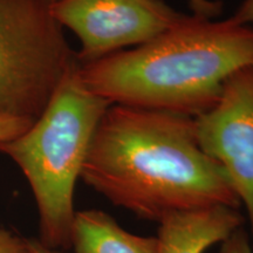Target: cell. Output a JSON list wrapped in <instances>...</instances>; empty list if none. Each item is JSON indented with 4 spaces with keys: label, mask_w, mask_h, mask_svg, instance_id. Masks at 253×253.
Segmentation results:
<instances>
[{
    "label": "cell",
    "mask_w": 253,
    "mask_h": 253,
    "mask_svg": "<svg viewBox=\"0 0 253 253\" xmlns=\"http://www.w3.org/2000/svg\"><path fill=\"white\" fill-rule=\"evenodd\" d=\"M81 179L142 219L240 201L219 164L199 147L195 119L110 104L91 138Z\"/></svg>",
    "instance_id": "6da1fadb"
},
{
    "label": "cell",
    "mask_w": 253,
    "mask_h": 253,
    "mask_svg": "<svg viewBox=\"0 0 253 253\" xmlns=\"http://www.w3.org/2000/svg\"><path fill=\"white\" fill-rule=\"evenodd\" d=\"M252 65V26L186 14L143 45L80 63L79 77L110 104L196 119L213 108L227 78Z\"/></svg>",
    "instance_id": "7a4b0ae2"
},
{
    "label": "cell",
    "mask_w": 253,
    "mask_h": 253,
    "mask_svg": "<svg viewBox=\"0 0 253 253\" xmlns=\"http://www.w3.org/2000/svg\"><path fill=\"white\" fill-rule=\"evenodd\" d=\"M79 66L27 130L0 143V153L17 164L30 184L39 240L55 250L71 246L75 186L95 129L110 106L82 84Z\"/></svg>",
    "instance_id": "3957f363"
},
{
    "label": "cell",
    "mask_w": 253,
    "mask_h": 253,
    "mask_svg": "<svg viewBox=\"0 0 253 253\" xmlns=\"http://www.w3.org/2000/svg\"><path fill=\"white\" fill-rule=\"evenodd\" d=\"M79 65L49 0H0V115L36 121Z\"/></svg>",
    "instance_id": "277c9868"
},
{
    "label": "cell",
    "mask_w": 253,
    "mask_h": 253,
    "mask_svg": "<svg viewBox=\"0 0 253 253\" xmlns=\"http://www.w3.org/2000/svg\"><path fill=\"white\" fill-rule=\"evenodd\" d=\"M52 11L80 41V63L143 45L186 15L163 0H60Z\"/></svg>",
    "instance_id": "5b68a950"
},
{
    "label": "cell",
    "mask_w": 253,
    "mask_h": 253,
    "mask_svg": "<svg viewBox=\"0 0 253 253\" xmlns=\"http://www.w3.org/2000/svg\"><path fill=\"white\" fill-rule=\"evenodd\" d=\"M195 126L201 149L223 168L244 205L253 236V65L226 79L218 102Z\"/></svg>",
    "instance_id": "8992f818"
},
{
    "label": "cell",
    "mask_w": 253,
    "mask_h": 253,
    "mask_svg": "<svg viewBox=\"0 0 253 253\" xmlns=\"http://www.w3.org/2000/svg\"><path fill=\"white\" fill-rule=\"evenodd\" d=\"M244 221L238 209L226 205L168 214L158 221L156 253H205L243 227Z\"/></svg>",
    "instance_id": "52a82bcc"
},
{
    "label": "cell",
    "mask_w": 253,
    "mask_h": 253,
    "mask_svg": "<svg viewBox=\"0 0 253 253\" xmlns=\"http://www.w3.org/2000/svg\"><path fill=\"white\" fill-rule=\"evenodd\" d=\"M156 237L129 232L101 210L75 212L71 230L74 253H156Z\"/></svg>",
    "instance_id": "ba28073f"
},
{
    "label": "cell",
    "mask_w": 253,
    "mask_h": 253,
    "mask_svg": "<svg viewBox=\"0 0 253 253\" xmlns=\"http://www.w3.org/2000/svg\"><path fill=\"white\" fill-rule=\"evenodd\" d=\"M34 121L11 115H0V143L23 134Z\"/></svg>",
    "instance_id": "9c48e42d"
},
{
    "label": "cell",
    "mask_w": 253,
    "mask_h": 253,
    "mask_svg": "<svg viewBox=\"0 0 253 253\" xmlns=\"http://www.w3.org/2000/svg\"><path fill=\"white\" fill-rule=\"evenodd\" d=\"M0 253H34L31 239L0 227Z\"/></svg>",
    "instance_id": "30bf717a"
},
{
    "label": "cell",
    "mask_w": 253,
    "mask_h": 253,
    "mask_svg": "<svg viewBox=\"0 0 253 253\" xmlns=\"http://www.w3.org/2000/svg\"><path fill=\"white\" fill-rule=\"evenodd\" d=\"M219 253H253L250 237L244 227L237 229L221 243Z\"/></svg>",
    "instance_id": "8fae6325"
},
{
    "label": "cell",
    "mask_w": 253,
    "mask_h": 253,
    "mask_svg": "<svg viewBox=\"0 0 253 253\" xmlns=\"http://www.w3.org/2000/svg\"><path fill=\"white\" fill-rule=\"evenodd\" d=\"M192 15L204 19H213L223 11V2L219 0H188Z\"/></svg>",
    "instance_id": "7c38bea8"
},
{
    "label": "cell",
    "mask_w": 253,
    "mask_h": 253,
    "mask_svg": "<svg viewBox=\"0 0 253 253\" xmlns=\"http://www.w3.org/2000/svg\"><path fill=\"white\" fill-rule=\"evenodd\" d=\"M232 18L240 24L253 27V0H243Z\"/></svg>",
    "instance_id": "4fadbf2b"
},
{
    "label": "cell",
    "mask_w": 253,
    "mask_h": 253,
    "mask_svg": "<svg viewBox=\"0 0 253 253\" xmlns=\"http://www.w3.org/2000/svg\"><path fill=\"white\" fill-rule=\"evenodd\" d=\"M31 244H32V249H33L34 253H60L58 250L50 249V248H48V246H46L45 244H42L40 240L31 239Z\"/></svg>",
    "instance_id": "5bb4252c"
},
{
    "label": "cell",
    "mask_w": 253,
    "mask_h": 253,
    "mask_svg": "<svg viewBox=\"0 0 253 253\" xmlns=\"http://www.w3.org/2000/svg\"><path fill=\"white\" fill-rule=\"evenodd\" d=\"M50 2H52V4H54V2H58V1H60V0H49Z\"/></svg>",
    "instance_id": "9a60e30c"
}]
</instances>
